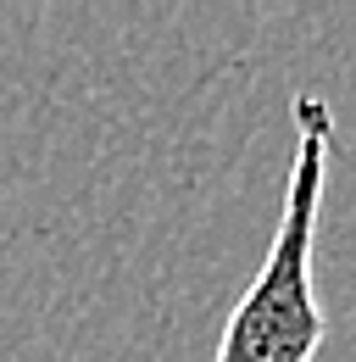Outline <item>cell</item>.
Masks as SVG:
<instances>
[{
    "label": "cell",
    "mask_w": 356,
    "mask_h": 362,
    "mask_svg": "<svg viewBox=\"0 0 356 362\" xmlns=\"http://www.w3.org/2000/svg\"><path fill=\"white\" fill-rule=\"evenodd\" d=\"M290 123H295V156L284 173L278 228L256 279L245 284V296L222 323L212 362H312L328 340L312 251H317V212L334 162V106L317 90H301L290 100Z\"/></svg>",
    "instance_id": "obj_1"
}]
</instances>
